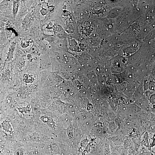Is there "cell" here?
<instances>
[{"mask_svg":"<svg viewBox=\"0 0 155 155\" xmlns=\"http://www.w3.org/2000/svg\"><path fill=\"white\" fill-rule=\"evenodd\" d=\"M104 155H111L109 149L108 147H106L105 148Z\"/></svg>","mask_w":155,"mask_h":155,"instance_id":"3957f363","label":"cell"},{"mask_svg":"<svg viewBox=\"0 0 155 155\" xmlns=\"http://www.w3.org/2000/svg\"><path fill=\"white\" fill-rule=\"evenodd\" d=\"M152 155H155V153L152 154Z\"/></svg>","mask_w":155,"mask_h":155,"instance_id":"277c9868","label":"cell"},{"mask_svg":"<svg viewBox=\"0 0 155 155\" xmlns=\"http://www.w3.org/2000/svg\"><path fill=\"white\" fill-rule=\"evenodd\" d=\"M72 125L70 124L67 130V132L69 138H71L73 134V129Z\"/></svg>","mask_w":155,"mask_h":155,"instance_id":"7a4b0ae2","label":"cell"},{"mask_svg":"<svg viewBox=\"0 0 155 155\" xmlns=\"http://www.w3.org/2000/svg\"><path fill=\"white\" fill-rule=\"evenodd\" d=\"M40 119L49 127L54 129H55V123L53 119L51 117L46 115H42L40 117Z\"/></svg>","mask_w":155,"mask_h":155,"instance_id":"6da1fadb","label":"cell"}]
</instances>
